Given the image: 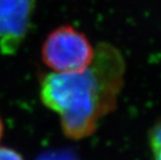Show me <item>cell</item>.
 Masks as SVG:
<instances>
[{
  "label": "cell",
  "instance_id": "1",
  "mask_svg": "<svg viewBox=\"0 0 161 160\" xmlns=\"http://www.w3.org/2000/svg\"><path fill=\"white\" fill-rule=\"evenodd\" d=\"M126 64L109 43L95 48L91 63L71 73H45L40 77V98L59 115L63 133L74 141L91 136L116 106L124 84Z\"/></svg>",
  "mask_w": 161,
  "mask_h": 160
},
{
  "label": "cell",
  "instance_id": "5",
  "mask_svg": "<svg viewBox=\"0 0 161 160\" xmlns=\"http://www.w3.org/2000/svg\"><path fill=\"white\" fill-rule=\"evenodd\" d=\"M37 160H79L74 153L70 151H50L41 155Z\"/></svg>",
  "mask_w": 161,
  "mask_h": 160
},
{
  "label": "cell",
  "instance_id": "2",
  "mask_svg": "<svg viewBox=\"0 0 161 160\" xmlns=\"http://www.w3.org/2000/svg\"><path fill=\"white\" fill-rule=\"evenodd\" d=\"M95 48L86 36L71 25L53 29L42 46V60L56 73H71L85 69L94 57Z\"/></svg>",
  "mask_w": 161,
  "mask_h": 160
},
{
  "label": "cell",
  "instance_id": "4",
  "mask_svg": "<svg viewBox=\"0 0 161 160\" xmlns=\"http://www.w3.org/2000/svg\"><path fill=\"white\" fill-rule=\"evenodd\" d=\"M150 145L154 159L161 160V122L155 125L150 133Z\"/></svg>",
  "mask_w": 161,
  "mask_h": 160
},
{
  "label": "cell",
  "instance_id": "6",
  "mask_svg": "<svg viewBox=\"0 0 161 160\" xmlns=\"http://www.w3.org/2000/svg\"><path fill=\"white\" fill-rule=\"evenodd\" d=\"M0 160H25V159L15 149L8 147H0Z\"/></svg>",
  "mask_w": 161,
  "mask_h": 160
},
{
  "label": "cell",
  "instance_id": "3",
  "mask_svg": "<svg viewBox=\"0 0 161 160\" xmlns=\"http://www.w3.org/2000/svg\"><path fill=\"white\" fill-rule=\"evenodd\" d=\"M36 11V0H0V52L17 53L28 35Z\"/></svg>",
  "mask_w": 161,
  "mask_h": 160
},
{
  "label": "cell",
  "instance_id": "7",
  "mask_svg": "<svg viewBox=\"0 0 161 160\" xmlns=\"http://www.w3.org/2000/svg\"><path fill=\"white\" fill-rule=\"evenodd\" d=\"M3 132H4V126H3L2 119L0 118V141H1L2 136H3Z\"/></svg>",
  "mask_w": 161,
  "mask_h": 160
}]
</instances>
